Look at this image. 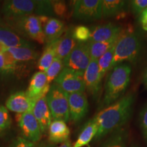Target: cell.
Here are the masks:
<instances>
[{
	"label": "cell",
	"mask_w": 147,
	"mask_h": 147,
	"mask_svg": "<svg viewBox=\"0 0 147 147\" xmlns=\"http://www.w3.org/2000/svg\"><path fill=\"white\" fill-rule=\"evenodd\" d=\"M134 102L135 95L129 93L99 112L93 119L98 128L95 140H100L125 124L131 117Z\"/></svg>",
	"instance_id": "1"
},
{
	"label": "cell",
	"mask_w": 147,
	"mask_h": 147,
	"mask_svg": "<svg viewBox=\"0 0 147 147\" xmlns=\"http://www.w3.org/2000/svg\"><path fill=\"white\" fill-rule=\"evenodd\" d=\"M104 85L102 107L106 108L117 102L124 95L129 86L131 68L129 63L117 65L110 70Z\"/></svg>",
	"instance_id": "2"
},
{
	"label": "cell",
	"mask_w": 147,
	"mask_h": 147,
	"mask_svg": "<svg viewBox=\"0 0 147 147\" xmlns=\"http://www.w3.org/2000/svg\"><path fill=\"white\" fill-rule=\"evenodd\" d=\"M1 12L5 21L32 15L51 16L53 10L51 1L37 0H9L3 2Z\"/></svg>",
	"instance_id": "3"
},
{
	"label": "cell",
	"mask_w": 147,
	"mask_h": 147,
	"mask_svg": "<svg viewBox=\"0 0 147 147\" xmlns=\"http://www.w3.org/2000/svg\"><path fill=\"white\" fill-rule=\"evenodd\" d=\"M142 43L140 37L133 32L122 31L115 45L112 67L124 62L136 63L139 58Z\"/></svg>",
	"instance_id": "4"
},
{
	"label": "cell",
	"mask_w": 147,
	"mask_h": 147,
	"mask_svg": "<svg viewBox=\"0 0 147 147\" xmlns=\"http://www.w3.org/2000/svg\"><path fill=\"white\" fill-rule=\"evenodd\" d=\"M14 32L26 36L40 44L45 42V36L39 17L36 14L5 21Z\"/></svg>",
	"instance_id": "5"
},
{
	"label": "cell",
	"mask_w": 147,
	"mask_h": 147,
	"mask_svg": "<svg viewBox=\"0 0 147 147\" xmlns=\"http://www.w3.org/2000/svg\"><path fill=\"white\" fill-rule=\"evenodd\" d=\"M46 97L52 118L67 122L69 120L68 93L54 83L51 86Z\"/></svg>",
	"instance_id": "6"
},
{
	"label": "cell",
	"mask_w": 147,
	"mask_h": 147,
	"mask_svg": "<svg viewBox=\"0 0 147 147\" xmlns=\"http://www.w3.org/2000/svg\"><path fill=\"white\" fill-rule=\"evenodd\" d=\"M62 90L67 93L84 92L86 89L84 80V72L64 67L55 80Z\"/></svg>",
	"instance_id": "7"
},
{
	"label": "cell",
	"mask_w": 147,
	"mask_h": 147,
	"mask_svg": "<svg viewBox=\"0 0 147 147\" xmlns=\"http://www.w3.org/2000/svg\"><path fill=\"white\" fill-rule=\"evenodd\" d=\"M102 0H78L74 3L73 16L82 21H95L102 18Z\"/></svg>",
	"instance_id": "8"
},
{
	"label": "cell",
	"mask_w": 147,
	"mask_h": 147,
	"mask_svg": "<svg viewBox=\"0 0 147 147\" xmlns=\"http://www.w3.org/2000/svg\"><path fill=\"white\" fill-rule=\"evenodd\" d=\"M91 57L87 43H78L68 56L63 61V67L84 72Z\"/></svg>",
	"instance_id": "9"
},
{
	"label": "cell",
	"mask_w": 147,
	"mask_h": 147,
	"mask_svg": "<svg viewBox=\"0 0 147 147\" xmlns=\"http://www.w3.org/2000/svg\"><path fill=\"white\" fill-rule=\"evenodd\" d=\"M16 120L24 138L36 144L39 142L42 138V132L33 114V110L23 114H17Z\"/></svg>",
	"instance_id": "10"
},
{
	"label": "cell",
	"mask_w": 147,
	"mask_h": 147,
	"mask_svg": "<svg viewBox=\"0 0 147 147\" xmlns=\"http://www.w3.org/2000/svg\"><path fill=\"white\" fill-rule=\"evenodd\" d=\"M102 80L97 60L91 59L84 72V80L86 89L94 98L100 95L102 89Z\"/></svg>",
	"instance_id": "11"
},
{
	"label": "cell",
	"mask_w": 147,
	"mask_h": 147,
	"mask_svg": "<svg viewBox=\"0 0 147 147\" xmlns=\"http://www.w3.org/2000/svg\"><path fill=\"white\" fill-rule=\"evenodd\" d=\"M38 17L43 29L47 45L58 40L66 31L65 24L60 20L47 16H38Z\"/></svg>",
	"instance_id": "12"
},
{
	"label": "cell",
	"mask_w": 147,
	"mask_h": 147,
	"mask_svg": "<svg viewBox=\"0 0 147 147\" xmlns=\"http://www.w3.org/2000/svg\"><path fill=\"white\" fill-rule=\"evenodd\" d=\"M37 100L27 94V91H18L12 94L5 102V107L17 114H23L33 110Z\"/></svg>",
	"instance_id": "13"
},
{
	"label": "cell",
	"mask_w": 147,
	"mask_h": 147,
	"mask_svg": "<svg viewBox=\"0 0 147 147\" xmlns=\"http://www.w3.org/2000/svg\"><path fill=\"white\" fill-rule=\"evenodd\" d=\"M69 119L78 121L84 118L89 111V102L84 92L68 94Z\"/></svg>",
	"instance_id": "14"
},
{
	"label": "cell",
	"mask_w": 147,
	"mask_h": 147,
	"mask_svg": "<svg viewBox=\"0 0 147 147\" xmlns=\"http://www.w3.org/2000/svg\"><path fill=\"white\" fill-rule=\"evenodd\" d=\"M122 29L119 25L113 23H107L99 25L91 32L89 42H109L119 38Z\"/></svg>",
	"instance_id": "15"
},
{
	"label": "cell",
	"mask_w": 147,
	"mask_h": 147,
	"mask_svg": "<svg viewBox=\"0 0 147 147\" xmlns=\"http://www.w3.org/2000/svg\"><path fill=\"white\" fill-rule=\"evenodd\" d=\"M50 87L46 73L39 71L35 73L31 78L27 93L32 98L38 101L41 97L47 96Z\"/></svg>",
	"instance_id": "16"
},
{
	"label": "cell",
	"mask_w": 147,
	"mask_h": 147,
	"mask_svg": "<svg viewBox=\"0 0 147 147\" xmlns=\"http://www.w3.org/2000/svg\"><path fill=\"white\" fill-rule=\"evenodd\" d=\"M33 114L39 124L42 134L46 133L52 122V115L48 106L46 96L41 97L37 101L33 108Z\"/></svg>",
	"instance_id": "17"
},
{
	"label": "cell",
	"mask_w": 147,
	"mask_h": 147,
	"mask_svg": "<svg viewBox=\"0 0 147 147\" xmlns=\"http://www.w3.org/2000/svg\"><path fill=\"white\" fill-rule=\"evenodd\" d=\"M78 42L72 37V31L66 30L64 36L50 44L54 49L55 57L63 61L69 55Z\"/></svg>",
	"instance_id": "18"
},
{
	"label": "cell",
	"mask_w": 147,
	"mask_h": 147,
	"mask_svg": "<svg viewBox=\"0 0 147 147\" xmlns=\"http://www.w3.org/2000/svg\"><path fill=\"white\" fill-rule=\"evenodd\" d=\"M49 141L53 144H59L69 140L70 131L65 121L54 120L49 128Z\"/></svg>",
	"instance_id": "19"
},
{
	"label": "cell",
	"mask_w": 147,
	"mask_h": 147,
	"mask_svg": "<svg viewBox=\"0 0 147 147\" xmlns=\"http://www.w3.org/2000/svg\"><path fill=\"white\" fill-rule=\"evenodd\" d=\"M0 43L7 48L32 47L28 41L18 36L9 27H0Z\"/></svg>",
	"instance_id": "20"
},
{
	"label": "cell",
	"mask_w": 147,
	"mask_h": 147,
	"mask_svg": "<svg viewBox=\"0 0 147 147\" xmlns=\"http://www.w3.org/2000/svg\"><path fill=\"white\" fill-rule=\"evenodd\" d=\"M5 52L13 58V59L18 62L29 61L36 59L38 54L32 47H10L7 48Z\"/></svg>",
	"instance_id": "21"
},
{
	"label": "cell",
	"mask_w": 147,
	"mask_h": 147,
	"mask_svg": "<svg viewBox=\"0 0 147 147\" xmlns=\"http://www.w3.org/2000/svg\"><path fill=\"white\" fill-rule=\"evenodd\" d=\"M97 129L98 128L93 119L89 120L82 129L73 147H83L89 144L91 140L96 136Z\"/></svg>",
	"instance_id": "22"
},
{
	"label": "cell",
	"mask_w": 147,
	"mask_h": 147,
	"mask_svg": "<svg viewBox=\"0 0 147 147\" xmlns=\"http://www.w3.org/2000/svg\"><path fill=\"white\" fill-rule=\"evenodd\" d=\"M119 38L109 42H87V44L91 59L98 60L104 53L117 43Z\"/></svg>",
	"instance_id": "23"
},
{
	"label": "cell",
	"mask_w": 147,
	"mask_h": 147,
	"mask_svg": "<svg viewBox=\"0 0 147 147\" xmlns=\"http://www.w3.org/2000/svg\"><path fill=\"white\" fill-rule=\"evenodd\" d=\"M127 1L123 0H102V17L119 14L126 8Z\"/></svg>",
	"instance_id": "24"
},
{
	"label": "cell",
	"mask_w": 147,
	"mask_h": 147,
	"mask_svg": "<svg viewBox=\"0 0 147 147\" xmlns=\"http://www.w3.org/2000/svg\"><path fill=\"white\" fill-rule=\"evenodd\" d=\"M115 45L97 60L100 72L102 78L107 74L108 71L111 69L112 63H113L114 54H115Z\"/></svg>",
	"instance_id": "25"
},
{
	"label": "cell",
	"mask_w": 147,
	"mask_h": 147,
	"mask_svg": "<svg viewBox=\"0 0 147 147\" xmlns=\"http://www.w3.org/2000/svg\"><path fill=\"white\" fill-rule=\"evenodd\" d=\"M55 58V53L53 47L51 45H47L42 56L38 61V66L40 71L45 72L50 67Z\"/></svg>",
	"instance_id": "26"
},
{
	"label": "cell",
	"mask_w": 147,
	"mask_h": 147,
	"mask_svg": "<svg viewBox=\"0 0 147 147\" xmlns=\"http://www.w3.org/2000/svg\"><path fill=\"white\" fill-rule=\"evenodd\" d=\"M16 63L7 52L0 53V72L12 73L16 70Z\"/></svg>",
	"instance_id": "27"
},
{
	"label": "cell",
	"mask_w": 147,
	"mask_h": 147,
	"mask_svg": "<svg viewBox=\"0 0 147 147\" xmlns=\"http://www.w3.org/2000/svg\"><path fill=\"white\" fill-rule=\"evenodd\" d=\"M63 67V61L55 57L54 60H53V63L50 65V67L45 71L46 75H47V77L48 84H50L53 80H55L56 79L57 77L58 76V75L62 71Z\"/></svg>",
	"instance_id": "28"
},
{
	"label": "cell",
	"mask_w": 147,
	"mask_h": 147,
	"mask_svg": "<svg viewBox=\"0 0 147 147\" xmlns=\"http://www.w3.org/2000/svg\"><path fill=\"white\" fill-rule=\"evenodd\" d=\"M91 30L87 27L79 25L72 30V37L78 43H87L89 42Z\"/></svg>",
	"instance_id": "29"
},
{
	"label": "cell",
	"mask_w": 147,
	"mask_h": 147,
	"mask_svg": "<svg viewBox=\"0 0 147 147\" xmlns=\"http://www.w3.org/2000/svg\"><path fill=\"white\" fill-rule=\"evenodd\" d=\"M102 147H126L125 134L119 131L107 140Z\"/></svg>",
	"instance_id": "30"
},
{
	"label": "cell",
	"mask_w": 147,
	"mask_h": 147,
	"mask_svg": "<svg viewBox=\"0 0 147 147\" xmlns=\"http://www.w3.org/2000/svg\"><path fill=\"white\" fill-rule=\"evenodd\" d=\"M12 120L6 107L0 106V134L9 128Z\"/></svg>",
	"instance_id": "31"
},
{
	"label": "cell",
	"mask_w": 147,
	"mask_h": 147,
	"mask_svg": "<svg viewBox=\"0 0 147 147\" xmlns=\"http://www.w3.org/2000/svg\"><path fill=\"white\" fill-rule=\"evenodd\" d=\"M53 13L59 16H65L67 13V6L63 1H51Z\"/></svg>",
	"instance_id": "32"
},
{
	"label": "cell",
	"mask_w": 147,
	"mask_h": 147,
	"mask_svg": "<svg viewBox=\"0 0 147 147\" xmlns=\"http://www.w3.org/2000/svg\"><path fill=\"white\" fill-rule=\"evenodd\" d=\"M131 7L134 14H141L147 8V0H134L131 1Z\"/></svg>",
	"instance_id": "33"
},
{
	"label": "cell",
	"mask_w": 147,
	"mask_h": 147,
	"mask_svg": "<svg viewBox=\"0 0 147 147\" xmlns=\"http://www.w3.org/2000/svg\"><path fill=\"white\" fill-rule=\"evenodd\" d=\"M36 144L23 137H16L10 143L9 147H36Z\"/></svg>",
	"instance_id": "34"
},
{
	"label": "cell",
	"mask_w": 147,
	"mask_h": 147,
	"mask_svg": "<svg viewBox=\"0 0 147 147\" xmlns=\"http://www.w3.org/2000/svg\"><path fill=\"white\" fill-rule=\"evenodd\" d=\"M140 121L143 135L147 140V106L143 108L140 115Z\"/></svg>",
	"instance_id": "35"
},
{
	"label": "cell",
	"mask_w": 147,
	"mask_h": 147,
	"mask_svg": "<svg viewBox=\"0 0 147 147\" xmlns=\"http://www.w3.org/2000/svg\"><path fill=\"white\" fill-rule=\"evenodd\" d=\"M140 22L142 25V29L147 32V12H143L140 16Z\"/></svg>",
	"instance_id": "36"
},
{
	"label": "cell",
	"mask_w": 147,
	"mask_h": 147,
	"mask_svg": "<svg viewBox=\"0 0 147 147\" xmlns=\"http://www.w3.org/2000/svg\"><path fill=\"white\" fill-rule=\"evenodd\" d=\"M36 147H55V144L51 143L49 141H42L36 145Z\"/></svg>",
	"instance_id": "37"
},
{
	"label": "cell",
	"mask_w": 147,
	"mask_h": 147,
	"mask_svg": "<svg viewBox=\"0 0 147 147\" xmlns=\"http://www.w3.org/2000/svg\"><path fill=\"white\" fill-rule=\"evenodd\" d=\"M56 147H73V146H72V144H71V140L69 139L67 140H66L65 142L61 143L59 146H56Z\"/></svg>",
	"instance_id": "38"
},
{
	"label": "cell",
	"mask_w": 147,
	"mask_h": 147,
	"mask_svg": "<svg viewBox=\"0 0 147 147\" xmlns=\"http://www.w3.org/2000/svg\"><path fill=\"white\" fill-rule=\"evenodd\" d=\"M143 82H144L145 87L147 88V66L145 68L144 74H143Z\"/></svg>",
	"instance_id": "39"
},
{
	"label": "cell",
	"mask_w": 147,
	"mask_h": 147,
	"mask_svg": "<svg viewBox=\"0 0 147 147\" xmlns=\"http://www.w3.org/2000/svg\"><path fill=\"white\" fill-rule=\"evenodd\" d=\"M6 23L3 21L1 18H0V27H6Z\"/></svg>",
	"instance_id": "40"
},
{
	"label": "cell",
	"mask_w": 147,
	"mask_h": 147,
	"mask_svg": "<svg viewBox=\"0 0 147 147\" xmlns=\"http://www.w3.org/2000/svg\"><path fill=\"white\" fill-rule=\"evenodd\" d=\"M144 12H147V8H146V10H145L144 11Z\"/></svg>",
	"instance_id": "41"
}]
</instances>
